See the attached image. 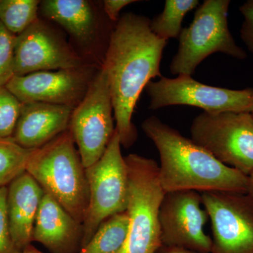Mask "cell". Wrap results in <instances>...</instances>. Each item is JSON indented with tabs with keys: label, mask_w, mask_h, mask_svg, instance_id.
I'll return each instance as SVG.
<instances>
[{
	"label": "cell",
	"mask_w": 253,
	"mask_h": 253,
	"mask_svg": "<svg viewBox=\"0 0 253 253\" xmlns=\"http://www.w3.org/2000/svg\"><path fill=\"white\" fill-rule=\"evenodd\" d=\"M0 187H1V186H0Z\"/></svg>",
	"instance_id": "obj_31"
},
{
	"label": "cell",
	"mask_w": 253,
	"mask_h": 253,
	"mask_svg": "<svg viewBox=\"0 0 253 253\" xmlns=\"http://www.w3.org/2000/svg\"><path fill=\"white\" fill-rule=\"evenodd\" d=\"M247 194L253 200V172L249 176Z\"/></svg>",
	"instance_id": "obj_28"
},
{
	"label": "cell",
	"mask_w": 253,
	"mask_h": 253,
	"mask_svg": "<svg viewBox=\"0 0 253 253\" xmlns=\"http://www.w3.org/2000/svg\"><path fill=\"white\" fill-rule=\"evenodd\" d=\"M81 234L83 225L44 192L37 213L33 240L50 251L61 252L74 244Z\"/></svg>",
	"instance_id": "obj_16"
},
{
	"label": "cell",
	"mask_w": 253,
	"mask_h": 253,
	"mask_svg": "<svg viewBox=\"0 0 253 253\" xmlns=\"http://www.w3.org/2000/svg\"><path fill=\"white\" fill-rule=\"evenodd\" d=\"M16 38L0 22V87L6 86L15 76Z\"/></svg>",
	"instance_id": "obj_23"
},
{
	"label": "cell",
	"mask_w": 253,
	"mask_h": 253,
	"mask_svg": "<svg viewBox=\"0 0 253 253\" xmlns=\"http://www.w3.org/2000/svg\"><path fill=\"white\" fill-rule=\"evenodd\" d=\"M113 113L109 82L101 66L84 99L73 110L68 127L85 169L102 157L112 139Z\"/></svg>",
	"instance_id": "obj_8"
},
{
	"label": "cell",
	"mask_w": 253,
	"mask_h": 253,
	"mask_svg": "<svg viewBox=\"0 0 253 253\" xmlns=\"http://www.w3.org/2000/svg\"><path fill=\"white\" fill-rule=\"evenodd\" d=\"M129 231L126 212L104 221L79 253H118L126 244Z\"/></svg>",
	"instance_id": "obj_18"
},
{
	"label": "cell",
	"mask_w": 253,
	"mask_h": 253,
	"mask_svg": "<svg viewBox=\"0 0 253 253\" xmlns=\"http://www.w3.org/2000/svg\"><path fill=\"white\" fill-rule=\"evenodd\" d=\"M22 103L6 87H0V138L12 137Z\"/></svg>",
	"instance_id": "obj_22"
},
{
	"label": "cell",
	"mask_w": 253,
	"mask_h": 253,
	"mask_svg": "<svg viewBox=\"0 0 253 253\" xmlns=\"http://www.w3.org/2000/svg\"><path fill=\"white\" fill-rule=\"evenodd\" d=\"M18 253H42L41 251H38L34 247L31 246H28L26 249L23 250V251H20Z\"/></svg>",
	"instance_id": "obj_29"
},
{
	"label": "cell",
	"mask_w": 253,
	"mask_h": 253,
	"mask_svg": "<svg viewBox=\"0 0 253 253\" xmlns=\"http://www.w3.org/2000/svg\"><path fill=\"white\" fill-rule=\"evenodd\" d=\"M229 0H205L189 27L182 28L177 52L169 66L172 75L192 76L210 55L221 52L244 60L246 51L237 45L228 26Z\"/></svg>",
	"instance_id": "obj_5"
},
{
	"label": "cell",
	"mask_w": 253,
	"mask_h": 253,
	"mask_svg": "<svg viewBox=\"0 0 253 253\" xmlns=\"http://www.w3.org/2000/svg\"><path fill=\"white\" fill-rule=\"evenodd\" d=\"M30 150L21 147L12 138H0V186L9 184L26 172Z\"/></svg>",
	"instance_id": "obj_21"
},
{
	"label": "cell",
	"mask_w": 253,
	"mask_h": 253,
	"mask_svg": "<svg viewBox=\"0 0 253 253\" xmlns=\"http://www.w3.org/2000/svg\"><path fill=\"white\" fill-rule=\"evenodd\" d=\"M151 19L126 13L115 25L101 67L109 82L116 130L124 147L132 146L137 131L131 122L141 91L153 78H161V61L168 41L150 28Z\"/></svg>",
	"instance_id": "obj_1"
},
{
	"label": "cell",
	"mask_w": 253,
	"mask_h": 253,
	"mask_svg": "<svg viewBox=\"0 0 253 253\" xmlns=\"http://www.w3.org/2000/svg\"><path fill=\"white\" fill-rule=\"evenodd\" d=\"M244 17L241 29V38L253 54V0H249L239 8Z\"/></svg>",
	"instance_id": "obj_25"
},
{
	"label": "cell",
	"mask_w": 253,
	"mask_h": 253,
	"mask_svg": "<svg viewBox=\"0 0 253 253\" xmlns=\"http://www.w3.org/2000/svg\"><path fill=\"white\" fill-rule=\"evenodd\" d=\"M96 73L89 66L40 71L14 76L6 87L21 103H47L75 109L84 99Z\"/></svg>",
	"instance_id": "obj_12"
},
{
	"label": "cell",
	"mask_w": 253,
	"mask_h": 253,
	"mask_svg": "<svg viewBox=\"0 0 253 253\" xmlns=\"http://www.w3.org/2000/svg\"><path fill=\"white\" fill-rule=\"evenodd\" d=\"M121 146L120 136L116 130L102 157L85 169L89 199L83 223L84 246L104 221L126 211L127 169Z\"/></svg>",
	"instance_id": "obj_7"
},
{
	"label": "cell",
	"mask_w": 253,
	"mask_h": 253,
	"mask_svg": "<svg viewBox=\"0 0 253 253\" xmlns=\"http://www.w3.org/2000/svg\"><path fill=\"white\" fill-rule=\"evenodd\" d=\"M85 66L68 43L40 19L16 36L15 76Z\"/></svg>",
	"instance_id": "obj_13"
},
{
	"label": "cell",
	"mask_w": 253,
	"mask_h": 253,
	"mask_svg": "<svg viewBox=\"0 0 253 253\" xmlns=\"http://www.w3.org/2000/svg\"><path fill=\"white\" fill-rule=\"evenodd\" d=\"M201 194L212 224L211 253H253V200L242 193Z\"/></svg>",
	"instance_id": "obj_10"
},
{
	"label": "cell",
	"mask_w": 253,
	"mask_h": 253,
	"mask_svg": "<svg viewBox=\"0 0 253 253\" xmlns=\"http://www.w3.org/2000/svg\"><path fill=\"white\" fill-rule=\"evenodd\" d=\"M70 131L32 150L26 171L83 225L89 205L85 168Z\"/></svg>",
	"instance_id": "obj_3"
},
{
	"label": "cell",
	"mask_w": 253,
	"mask_h": 253,
	"mask_svg": "<svg viewBox=\"0 0 253 253\" xmlns=\"http://www.w3.org/2000/svg\"><path fill=\"white\" fill-rule=\"evenodd\" d=\"M40 5L38 0H0V22L17 36L39 19Z\"/></svg>",
	"instance_id": "obj_20"
},
{
	"label": "cell",
	"mask_w": 253,
	"mask_h": 253,
	"mask_svg": "<svg viewBox=\"0 0 253 253\" xmlns=\"http://www.w3.org/2000/svg\"><path fill=\"white\" fill-rule=\"evenodd\" d=\"M141 126L159 153L160 181L166 193L195 191L247 194L249 176L219 162L156 116L145 120Z\"/></svg>",
	"instance_id": "obj_2"
},
{
	"label": "cell",
	"mask_w": 253,
	"mask_h": 253,
	"mask_svg": "<svg viewBox=\"0 0 253 253\" xmlns=\"http://www.w3.org/2000/svg\"><path fill=\"white\" fill-rule=\"evenodd\" d=\"M134 0H105L103 1V9L109 21L116 23L120 18V11L131 3L137 2Z\"/></svg>",
	"instance_id": "obj_26"
},
{
	"label": "cell",
	"mask_w": 253,
	"mask_h": 253,
	"mask_svg": "<svg viewBox=\"0 0 253 253\" xmlns=\"http://www.w3.org/2000/svg\"><path fill=\"white\" fill-rule=\"evenodd\" d=\"M127 169L126 213L129 231L118 253H156L161 244L159 213L166 191L154 160L131 154L125 157Z\"/></svg>",
	"instance_id": "obj_4"
},
{
	"label": "cell",
	"mask_w": 253,
	"mask_h": 253,
	"mask_svg": "<svg viewBox=\"0 0 253 253\" xmlns=\"http://www.w3.org/2000/svg\"><path fill=\"white\" fill-rule=\"evenodd\" d=\"M7 187H0V253H18L10 231L7 208Z\"/></svg>",
	"instance_id": "obj_24"
},
{
	"label": "cell",
	"mask_w": 253,
	"mask_h": 253,
	"mask_svg": "<svg viewBox=\"0 0 253 253\" xmlns=\"http://www.w3.org/2000/svg\"><path fill=\"white\" fill-rule=\"evenodd\" d=\"M202 206L198 191L166 193L159 213L162 246L211 253L212 238L204 231L209 217Z\"/></svg>",
	"instance_id": "obj_11"
},
{
	"label": "cell",
	"mask_w": 253,
	"mask_h": 253,
	"mask_svg": "<svg viewBox=\"0 0 253 253\" xmlns=\"http://www.w3.org/2000/svg\"><path fill=\"white\" fill-rule=\"evenodd\" d=\"M199 4V0H166L163 12L151 20V31L158 38L166 41L179 38L184 16Z\"/></svg>",
	"instance_id": "obj_19"
},
{
	"label": "cell",
	"mask_w": 253,
	"mask_h": 253,
	"mask_svg": "<svg viewBox=\"0 0 253 253\" xmlns=\"http://www.w3.org/2000/svg\"><path fill=\"white\" fill-rule=\"evenodd\" d=\"M73 109L47 103H22L11 138L30 151L41 148L68 130Z\"/></svg>",
	"instance_id": "obj_14"
},
{
	"label": "cell",
	"mask_w": 253,
	"mask_h": 253,
	"mask_svg": "<svg viewBox=\"0 0 253 253\" xmlns=\"http://www.w3.org/2000/svg\"><path fill=\"white\" fill-rule=\"evenodd\" d=\"M42 14L59 23L83 44L93 41L98 31L97 15L86 0H45L41 2Z\"/></svg>",
	"instance_id": "obj_17"
},
{
	"label": "cell",
	"mask_w": 253,
	"mask_h": 253,
	"mask_svg": "<svg viewBox=\"0 0 253 253\" xmlns=\"http://www.w3.org/2000/svg\"><path fill=\"white\" fill-rule=\"evenodd\" d=\"M251 114H252L253 117V111L252 113H251Z\"/></svg>",
	"instance_id": "obj_30"
},
{
	"label": "cell",
	"mask_w": 253,
	"mask_h": 253,
	"mask_svg": "<svg viewBox=\"0 0 253 253\" xmlns=\"http://www.w3.org/2000/svg\"><path fill=\"white\" fill-rule=\"evenodd\" d=\"M191 139L219 162L245 175L253 172L251 113L203 112L190 127Z\"/></svg>",
	"instance_id": "obj_6"
},
{
	"label": "cell",
	"mask_w": 253,
	"mask_h": 253,
	"mask_svg": "<svg viewBox=\"0 0 253 253\" xmlns=\"http://www.w3.org/2000/svg\"><path fill=\"white\" fill-rule=\"evenodd\" d=\"M146 89L150 97L149 109L152 111L184 105L208 113L253 111V88L233 90L206 85L191 76L179 75L174 79L161 76L159 81L149 82Z\"/></svg>",
	"instance_id": "obj_9"
},
{
	"label": "cell",
	"mask_w": 253,
	"mask_h": 253,
	"mask_svg": "<svg viewBox=\"0 0 253 253\" xmlns=\"http://www.w3.org/2000/svg\"><path fill=\"white\" fill-rule=\"evenodd\" d=\"M156 253H203L196 252V251H191L182 249V248L169 247V246H161L160 249L158 250Z\"/></svg>",
	"instance_id": "obj_27"
},
{
	"label": "cell",
	"mask_w": 253,
	"mask_h": 253,
	"mask_svg": "<svg viewBox=\"0 0 253 253\" xmlns=\"http://www.w3.org/2000/svg\"><path fill=\"white\" fill-rule=\"evenodd\" d=\"M44 194L42 188L26 171L7 187L6 208L10 231L19 252L33 241L37 213Z\"/></svg>",
	"instance_id": "obj_15"
}]
</instances>
